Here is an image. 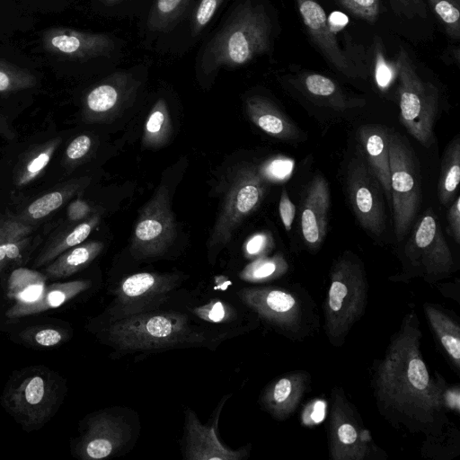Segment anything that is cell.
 Returning <instances> with one entry per match:
<instances>
[{
  "label": "cell",
  "mask_w": 460,
  "mask_h": 460,
  "mask_svg": "<svg viewBox=\"0 0 460 460\" xmlns=\"http://www.w3.org/2000/svg\"><path fill=\"white\" fill-rule=\"evenodd\" d=\"M418 319L409 314L393 338L376 377L379 401L410 424L429 428L447 406L443 383L434 380L420 350Z\"/></svg>",
  "instance_id": "cell-1"
},
{
  "label": "cell",
  "mask_w": 460,
  "mask_h": 460,
  "mask_svg": "<svg viewBox=\"0 0 460 460\" xmlns=\"http://www.w3.org/2000/svg\"><path fill=\"white\" fill-rule=\"evenodd\" d=\"M273 22L261 0H234L217 27L204 38L195 58V74L209 86L222 69L248 65L268 53Z\"/></svg>",
  "instance_id": "cell-2"
},
{
  "label": "cell",
  "mask_w": 460,
  "mask_h": 460,
  "mask_svg": "<svg viewBox=\"0 0 460 460\" xmlns=\"http://www.w3.org/2000/svg\"><path fill=\"white\" fill-rule=\"evenodd\" d=\"M86 329L122 353L217 346L226 333L212 332L181 312L155 309L110 322L90 320Z\"/></svg>",
  "instance_id": "cell-3"
},
{
  "label": "cell",
  "mask_w": 460,
  "mask_h": 460,
  "mask_svg": "<svg viewBox=\"0 0 460 460\" xmlns=\"http://www.w3.org/2000/svg\"><path fill=\"white\" fill-rule=\"evenodd\" d=\"M70 135L55 124L8 142L0 155V202L15 208L41 192L49 171Z\"/></svg>",
  "instance_id": "cell-4"
},
{
  "label": "cell",
  "mask_w": 460,
  "mask_h": 460,
  "mask_svg": "<svg viewBox=\"0 0 460 460\" xmlns=\"http://www.w3.org/2000/svg\"><path fill=\"white\" fill-rule=\"evenodd\" d=\"M67 389L66 379L54 369L27 366L12 372L0 394V405L23 431L31 433L55 417Z\"/></svg>",
  "instance_id": "cell-5"
},
{
  "label": "cell",
  "mask_w": 460,
  "mask_h": 460,
  "mask_svg": "<svg viewBox=\"0 0 460 460\" xmlns=\"http://www.w3.org/2000/svg\"><path fill=\"white\" fill-rule=\"evenodd\" d=\"M367 285L362 265L350 257L333 265L324 305L325 329L338 344L361 317L367 301Z\"/></svg>",
  "instance_id": "cell-6"
},
{
  "label": "cell",
  "mask_w": 460,
  "mask_h": 460,
  "mask_svg": "<svg viewBox=\"0 0 460 460\" xmlns=\"http://www.w3.org/2000/svg\"><path fill=\"white\" fill-rule=\"evenodd\" d=\"M267 180L254 164L236 168L208 241L211 261L232 239L243 220L254 212L263 200Z\"/></svg>",
  "instance_id": "cell-7"
},
{
  "label": "cell",
  "mask_w": 460,
  "mask_h": 460,
  "mask_svg": "<svg viewBox=\"0 0 460 460\" xmlns=\"http://www.w3.org/2000/svg\"><path fill=\"white\" fill-rule=\"evenodd\" d=\"M396 70L399 76L401 121L408 133L425 147L435 141L434 125L438 110V92L417 74L409 55L400 48Z\"/></svg>",
  "instance_id": "cell-8"
},
{
  "label": "cell",
  "mask_w": 460,
  "mask_h": 460,
  "mask_svg": "<svg viewBox=\"0 0 460 460\" xmlns=\"http://www.w3.org/2000/svg\"><path fill=\"white\" fill-rule=\"evenodd\" d=\"M388 149L394 233L402 241L420 208V175L414 154L404 137L389 131Z\"/></svg>",
  "instance_id": "cell-9"
},
{
  "label": "cell",
  "mask_w": 460,
  "mask_h": 460,
  "mask_svg": "<svg viewBox=\"0 0 460 460\" xmlns=\"http://www.w3.org/2000/svg\"><path fill=\"white\" fill-rule=\"evenodd\" d=\"M176 273L137 272L125 277L112 291L113 299L106 310L91 320L110 322L158 309L180 285Z\"/></svg>",
  "instance_id": "cell-10"
},
{
  "label": "cell",
  "mask_w": 460,
  "mask_h": 460,
  "mask_svg": "<svg viewBox=\"0 0 460 460\" xmlns=\"http://www.w3.org/2000/svg\"><path fill=\"white\" fill-rule=\"evenodd\" d=\"M147 75L146 64L111 70L85 94L81 120L86 124L102 123L119 115L137 98Z\"/></svg>",
  "instance_id": "cell-11"
},
{
  "label": "cell",
  "mask_w": 460,
  "mask_h": 460,
  "mask_svg": "<svg viewBox=\"0 0 460 460\" xmlns=\"http://www.w3.org/2000/svg\"><path fill=\"white\" fill-rule=\"evenodd\" d=\"M176 223L171 208L169 190L160 184L141 209L130 240L136 259L162 256L173 243Z\"/></svg>",
  "instance_id": "cell-12"
},
{
  "label": "cell",
  "mask_w": 460,
  "mask_h": 460,
  "mask_svg": "<svg viewBox=\"0 0 460 460\" xmlns=\"http://www.w3.org/2000/svg\"><path fill=\"white\" fill-rule=\"evenodd\" d=\"M79 435L69 443L72 456L79 460H100L115 456L132 438V429L123 416L112 409L86 415L80 422Z\"/></svg>",
  "instance_id": "cell-13"
},
{
  "label": "cell",
  "mask_w": 460,
  "mask_h": 460,
  "mask_svg": "<svg viewBox=\"0 0 460 460\" xmlns=\"http://www.w3.org/2000/svg\"><path fill=\"white\" fill-rule=\"evenodd\" d=\"M55 226L54 220L40 226L28 224L11 206L0 202V280L10 271L29 266Z\"/></svg>",
  "instance_id": "cell-14"
},
{
  "label": "cell",
  "mask_w": 460,
  "mask_h": 460,
  "mask_svg": "<svg viewBox=\"0 0 460 460\" xmlns=\"http://www.w3.org/2000/svg\"><path fill=\"white\" fill-rule=\"evenodd\" d=\"M346 189L361 226L373 235L380 236L385 229L384 193L360 152L348 164Z\"/></svg>",
  "instance_id": "cell-15"
},
{
  "label": "cell",
  "mask_w": 460,
  "mask_h": 460,
  "mask_svg": "<svg viewBox=\"0 0 460 460\" xmlns=\"http://www.w3.org/2000/svg\"><path fill=\"white\" fill-rule=\"evenodd\" d=\"M90 279L51 281L44 285L38 296L31 298H14L0 306V327L20 319L40 316L41 314L60 309L85 294L93 288Z\"/></svg>",
  "instance_id": "cell-16"
},
{
  "label": "cell",
  "mask_w": 460,
  "mask_h": 460,
  "mask_svg": "<svg viewBox=\"0 0 460 460\" xmlns=\"http://www.w3.org/2000/svg\"><path fill=\"white\" fill-rule=\"evenodd\" d=\"M404 252L412 264L428 274H446L451 270L453 256L430 208L416 225Z\"/></svg>",
  "instance_id": "cell-17"
},
{
  "label": "cell",
  "mask_w": 460,
  "mask_h": 460,
  "mask_svg": "<svg viewBox=\"0 0 460 460\" xmlns=\"http://www.w3.org/2000/svg\"><path fill=\"white\" fill-rule=\"evenodd\" d=\"M226 397L213 413L211 422L203 425L190 409L185 411L182 453L190 460H240L249 455L248 447L233 450L221 443L217 436V422Z\"/></svg>",
  "instance_id": "cell-18"
},
{
  "label": "cell",
  "mask_w": 460,
  "mask_h": 460,
  "mask_svg": "<svg viewBox=\"0 0 460 460\" xmlns=\"http://www.w3.org/2000/svg\"><path fill=\"white\" fill-rule=\"evenodd\" d=\"M243 304L266 323L293 332L302 323V308L294 296L270 287L245 288L237 292Z\"/></svg>",
  "instance_id": "cell-19"
},
{
  "label": "cell",
  "mask_w": 460,
  "mask_h": 460,
  "mask_svg": "<svg viewBox=\"0 0 460 460\" xmlns=\"http://www.w3.org/2000/svg\"><path fill=\"white\" fill-rule=\"evenodd\" d=\"M198 0H149L137 19L142 43L155 51L188 19Z\"/></svg>",
  "instance_id": "cell-20"
},
{
  "label": "cell",
  "mask_w": 460,
  "mask_h": 460,
  "mask_svg": "<svg viewBox=\"0 0 460 460\" xmlns=\"http://www.w3.org/2000/svg\"><path fill=\"white\" fill-rule=\"evenodd\" d=\"M368 452L367 432L337 391L332 396L330 416V453L334 460H362Z\"/></svg>",
  "instance_id": "cell-21"
},
{
  "label": "cell",
  "mask_w": 460,
  "mask_h": 460,
  "mask_svg": "<svg viewBox=\"0 0 460 460\" xmlns=\"http://www.w3.org/2000/svg\"><path fill=\"white\" fill-rule=\"evenodd\" d=\"M92 177L81 174L59 181L36 194L15 208L17 216L24 222L40 226L53 220L65 206L92 183Z\"/></svg>",
  "instance_id": "cell-22"
},
{
  "label": "cell",
  "mask_w": 460,
  "mask_h": 460,
  "mask_svg": "<svg viewBox=\"0 0 460 460\" xmlns=\"http://www.w3.org/2000/svg\"><path fill=\"white\" fill-rule=\"evenodd\" d=\"M9 341L28 349L48 350L59 348L74 336L72 325L64 320L49 317H29L0 327Z\"/></svg>",
  "instance_id": "cell-23"
},
{
  "label": "cell",
  "mask_w": 460,
  "mask_h": 460,
  "mask_svg": "<svg viewBox=\"0 0 460 460\" xmlns=\"http://www.w3.org/2000/svg\"><path fill=\"white\" fill-rule=\"evenodd\" d=\"M227 0H198L193 11L155 50L181 57L189 52L210 32L213 22Z\"/></svg>",
  "instance_id": "cell-24"
},
{
  "label": "cell",
  "mask_w": 460,
  "mask_h": 460,
  "mask_svg": "<svg viewBox=\"0 0 460 460\" xmlns=\"http://www.w3.org/2000/svg\"><path fill=\"white\" fill-rule=\"evenodd\" d=\"M311 38L325 58L341 73L357 76L347 57L339 46L323 7L315 0H296Z\"/></svg>",
  "instance_id": "cell-25"
},
{
  "label": "cell",
  "mask_w": 460,
  "mask_h": 460,
  "mask_svg": "<svg viewBox=\"0 0 460 460\" xmlns=\"http://www.w3.org/2000/svg\"><path fill=\"white\" fill-rule=\"evenodd\" d=\"M330 207L328 182L323 175L316 174L306 190L300 214L301 233L309 248L316 249L323 242Z\"/></svg>",
  "instance_id": "cell-26"
},
{
  "label": "cell",
  "mask_w": 460,
  "mask_h": 460,
  "mask_svg": "<svg viewBox=\"0 0 460 460\" xmlns=\"http://www.w3.org/2000/svg\"><path fill=\"white\" fill-rule=\"evenodd\" d=\"M101 219L100 210L80 223L57 225L36 252L30 268L40 270L62 252L86 241Z\"/></svg>",
  "instance_id": "cell-27"
},
{
  "label": "cell",
  "mask_w": 460,
  "mask_h": 460,
  "mask_svg": "<svg viewBox=\"0 0 460 460\" xmlns=\"http://www.w3.org/2000/svg\"><path fill=\"white\" fill-rule=\"evenodd\" d=\"M387 128L380 125H363L357 131L360 152L376 177L385 198L392 205Z\"/></svg>",
  "instance_id": "cell-28"
},
{
  "label": "cell",
  "mask_w": 460,
  "mask_h": 460,
  "mask_svg": "<svg viewBox=\"0 0 460 460\" xmlns=\"http://www.w3.org/2000/svg\"><path fill=\"white\" fill-rule=\"evenodd\" d=\"M303 372L287 374L270 383L261 395L263 408L275 419H287L297 407L308 384Z\"/></svg>",
  "instance_id": "cell-29"
},
{
  "label": "cell",
  "mask_w": 460,
  "mask_h": 460,
  "mask_svg": "<svg viewBox=\"0 0 460 460\" xmlns=\"http://www.w3.org/2000/svg\"><path fill=\"white\" fill-rule=\"evenodd\" d=\"M250 120L266 134L280 140H296L301 133L296 125L269 98L254 94L245 98Z\"/></svg>",
  "instance_id": "cell-30"
},
{
  "label": "cell",
  "mask_w": 460,
  "mask_h": 460,
  "mask_svg": "<svg viewBox=\"0 0 460 460\" xmlns=\"http://www.w3.org/2000/svg\"><path fill=\"white\" fill-rule=\"evenodd\" d=\"M103 248L102 241H84L62 252L40 270L47 280H64L88 267Z\"/></svg>",
  "instance_id": "cell-31"
},
{
  "label": "cell",
  "mask_w": 460,
  "mask_h": 460,
  "mask_svg": "<svg viewBox=\"0 0 460 460\" xmlns=\"http://www.w3.org/2000/svg\"><path fill=\"white\" fill-rule=\"evenodd\" d=\"M303 91L314 101L337 111H344L365 104V100L348 97L331 78L308 73L299 79Z\"/></svg>",
  "instance_id": "cell-32"
},
{
  "label": "cell",
  "mask_w": 460,
  "mask_h": 460,
  "mask_svg": "<svg viewBox=\"0 0 460 460\" xmlns=\"http://www.w3.org/2000/svg\"><path fill=\"white\" fill-rule=\"evenodd\" d=\"M172 121L168 103L164 96L154 102L145 122L142 145L146 148H159L170 139Z\"/></svg>",
  "instance_id": "cell-33"
},
{
  "label": "cell",
  "mask_w": 460,
  "mask_h": 460,
  "mask_svg": "<svg viewBox=\"0 0 460 460\" xmlns=\"http://www.w3.org/2000/svg\"><path fill=\"white\" fill-rule=\"evenodd\" d=\"M440 169L438 197L440 203L447 206L453 199L460 181L459 136H456L445 149Z\"/></svg>",
  "instance_id": "cell-34"
},
{
  "label": "cell",
  "mask_w": 460,
  "mask_h": 460,
  "mask_svg": "<svg viewBox=\"0 0 460 460\" xmlns=\"http://www.w3.org/2000/svg\"><path fill=\"white\" fill-rule=\"evenodd\" d=\"M425 312L434 332L444 349L458 368L460 367L459 325L440 309L431 305H425Z\"/></svg>",
  "instance_id": "cell-35"
},
{
  "label": "cell",
  "mask_w": 460,
  "mask_h": 460,
  "mask_svg": "<svg viewBox=\"0 0 460 460\" xmlns=\"http://www.w3.org/2000/svg\"><path fill=\"white\" fill-rule=\"evenodd\" d=\"M287 268L288 265L280 255L261 256L246 265L239 277L247 282H262L280 275Z\"/></svg>",
  "instance_id": "cell-36"
},
{
  "label": "cell",
  "mask_w": 460,
  "mask_h": 460,
  "mask_svg": "<svg viewBox=\"0 0 460 460\" xmlns=\"http://www.w3.org/2000/svg\"><path fill=\"white\" fill-rule=\"evenodd\" d=\"M190 311L203 322L215 324L230 323L237 317L235 309L230 304L218 299L196 306Z\"/></svg>",
  "instance_id": "cell-37"
},
{
  "label": "cell",
  "mask_w": 460,
  "mask_h": 460,
  "mask_svg": "<svg viewBox=\"0 0 460 460\" xmlns=\"http://www.w3.org/2000/svg\"><path fill=\"white\" fill-rule=\"evenodd\" d=\"M434 13L453 39L460 36L459 0H428Z\"/></svg>",
  "instance_id": "cell-38"
},
{
  "label": "cell",
  "mask_w": 460,
  "mask_h": 460,
  "mask_svg": "<svg viewBox=\"0 0 460 460\" xmlns=\"http://www.w3.org/2000/svg\"><path fill=\"white\" fill-rule=\"evenodd\" d=\"M106 14L117 19L139 18L146 11L149 0H98Z\"/></svg>",
  "instance_id": "cell-39"
},
{
  "label": "cell",
  "mask_w": 460,
  "mask_h": 460,
  "mask_svg": "<svg viewBox=\"0 0 460 460\" xmlns=\"http://www.w3.org/2000/svg\"><path fill=\"white\" fill-rule=\"evenodd\" d=\"M347 11L368 22H375L379 13V0H337Z\"/></svg>",
  "instance_id": "cell-40"
},
{
  "label": "cell",
  "mask_w": 460,
  "mask_h": 460,
  "mask_svg": "<svg viewBox=\"0 0 460 460\" xmlns=\"http://www.w3.org/2000/svg\"><path fill=\"white\" fill-rule=\"evenodd\" d=\"M273 245L271 234L268 232H260L251 235L243 243V251L248 259H256L264 256Z\"/></svg>",
  "instance_id": "cell-41"
},
{
  "label": "cell",
  "mask_w": 460,
  "mask_h": 460,
  "mask_svg": "<svg viewBox=\"0 0 460 460\" xmlns=\"http://www.w3.org/2000/svg\"><path fill=\"white\" fill-rule=\"evenodd\" d=\"M394 12L396 14L407 18L415 16L425 17L426 7L422 0H389Z\"/></svg>",
  "instance_id": "cell-42"
},
{
  "label": "cell",
  "mask_w": 460,
  "mask_h": 460,
  "mask_svg": "<svg viewBox=\"0 0 460 460\" xmlns=\"http://www.w3.org/2000/svg\"><path fill=\"white\" fill-rule=\"evenodd\" d=\"M292 168V161L278 158L267 164L261 171L266 180L280 181L290 174Z\"/></svg>",
  "instance_id": "cell-43"
},
{
  "label": "cell",
  "mask_w": 460,
  "mask_h": 460,
  "mask_svg": "<svg viewBox=\"0 0 460 460\" xmlns=\"http://www.w3.org/2000/svg\"><path fill=\"white\" fill-rule=\"evenodd\" d=\"M279 211L286 231H290L295 218L296 207L294 203L290 200L288 193L287 192L286 189L282 190L280 195Z\"/></svg>",
  "instance_id": "cell-44"
},
{
  "label": "cell",
  "mask_w": 460,
  "mask_h": 460,
  "mask_svg": "<svg viewBox=\"0 0 460 460\" xmlns=\"http://www.w3.org/2000/svg\"><path fill=\"white\" fill-rule=\"evenodd\" d=\"M392 66L385 60L382 53L377 52L376 62V79L378 86L382 89L386 88L394 78Z\"/></svg>",
  "instance_id": "cell-45"
},
{
  "label": "cell",
  "mask_w": 460,
  "mask_h": 460,
  "mask_svg": "<svg viewBox=\"0 0 460 460\" xmlns=\"http://www.w3.org/2000/svg\"><path fill=\"white\" fill-rule=\"evenodd\" d=\"M447 231L454 240L460 242V197H457L447 211Z\"/></svg>",
  "instance_id": "cell-46"
},
{
  "label": "cell",
  "mask_w": 460,
  "mask_h": 460,
  "mask_svg": "<svg viewBox=\"0 0 460 460\" xmlns=\"http://www.w3.org/2000/svg\"><path fill=\"white\" fill-rule=\"evenodd\" d=\"M51 43L54 47L65 53H75L79 51L83 45L79 37L73 35L56 36L51 40Z\"/></svg>",
  "instance_id": "cell-47"
},
{
  "label": "cell",
  "mask_w": 460,
  "mask_h": 460,
  "mask_svg": "<svg viewBox=\"0 0 460 460\" xmlns=\"http://www.w3.org/2000/svg\"><path fill=\"white\" fill-rule=\"evenodd\" d=\"M13 117L0 111V140L7 143L18 137V133L13 124Z\"/></svg>",
  "instance_id": "cell-48"
},
{
  "label": "cell",
  "mask_w": 460,
  "mask_h": 460,
  "mask_svg": "<svg viewBox=\"0 0 460 460\" xmlns=\"http://www.w3.org/2000/svg\"><path fill=\"white\" fill-rule=\"evenodd\" d=\"M313 414L310 419L315 423L322 420L324 416V404L322 402H317L312 408Z\"/></svg>",
  "instance_id": "cell-49"
},
{
  "label": "cell",
  "mask_w": 460,
  "mask_h": 460,
  "mask_svg": "<svg viewBox=\"0 0 460 460\" xmlns=\"http://www.w3.org/2000/svg\"><path fill=\"white\" fill-rule=\"evenodd\" d=\"M333 17L336 18V21H334V20H330V22L328 21L331 28L332 26L335 28L343 27L347 22V18L344 15H342L341 13H333Z\"/></svg>",
  "instance_id": "cell-50"
},
{
  "label": "cell",
  "mask_w": 460,
  "mask_h": 460,
  "mask_svg": "<svg viewBox=\"0 0 460 460\" xmlns=\"http://www.w3.org/2000/svg\"><path fill=\"white\" fill-rule=\"evenodd\" d=\"M11 87V79L4 72L0 71V93L9 90Z\"/></svg>",
  "instance_id": "cell-51"
}]
</instances>
